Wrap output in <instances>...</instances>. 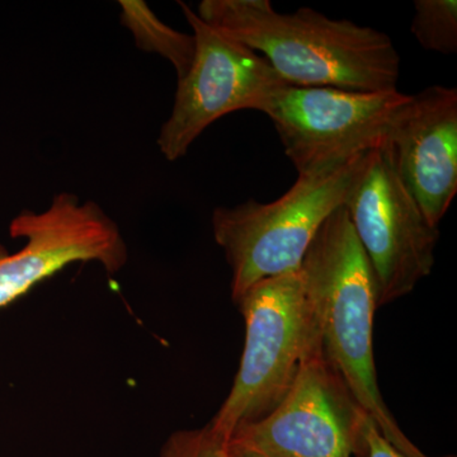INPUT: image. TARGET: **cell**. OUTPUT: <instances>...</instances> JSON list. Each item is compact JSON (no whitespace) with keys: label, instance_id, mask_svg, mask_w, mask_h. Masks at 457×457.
<instances>
[{"label":"cell","instance_id":"obj_1","mask_svg":"<svg viewBox=\"0 0 457 457\" xmlns=\"http://www.w3.org/2000/svg\"><path fill=\"white\" fill-rule=\"evenodd\" d=\"M197 16L263 56L290 86L395 90L400 55L386 33L303 7L279 13L270 0H203Z\"/></svg>","mask_w":457,"mask_h":457},{"label":"cell","instance_id":"obj_2","mask_svg":"<svg viewBox=\"0 0 457 457\" xmlns=\"http://www.w3.org/2000/svg\"><path fill=\"white\" fill-rule=\"evenodd\" d=\"M299 270L328 363L386 440L404 449L416 446L378 387L374 356L378 291L345 204L319 228Z\"/></svg>","mask_w":457,"mask_h":457},{"label":"cell","instance_id":"obj_3","mask_svg":"<svg viewBox=\"0 0 457 457\" xmlns=\"http://www.w3.org/2000/svg\"><path fill=\"white\" fill-rule=\"evenodd\" d=\"M368 153L335 170L297 177L272 203L248 200L213 210V237L231 269L234 303L263 279L299 270L319 228L345 204Z\"/></svg>","mask_w":457,"mask_h":457},{"label":"cell","instance_id":"obj_4","mask_svg":"<svg viewBox=\"0 0 457 457\" xmlns=\"http://www.w3.org/2000/svg\"><path fill=\"white\" fill-rule=\"evenodd\" d=\"M236 303L245 318V348L233 386L209 423L227 441L278 407L320 345L300 270L258 282Z\"/></svg>","mask_w":457,"mask_h":457},{"label":"cell","instance_id":"obj_5","mask_svg":"<svg viewBox=\"0 0 457 457\" xmlns=\"http://www.w3.org/2000/svg\"><path fill=\"white\" fill-rule=\"evenodd\" d=\"M411 99L398 89L353 92L286 84L264 104L299 176L335 170L386 143L396 114Z\"/></svg>","mask_w":457,"mask_h":457},{"label":"cell","instance_id":"obj_6","mask_svg":"<svg viewBox=\"0 0 457 457\" xmlns=\"http://www.w3.org/2000/svg\"><path fill=\"white\" fill-rule=\"evenodd\" d=\"M345 206L374 273L378 308L413 293L432 273L440 230L400 179L386 143L366 154Z\"/></svg>","mask_w":457,"mask_h":457},{"label":"cell","instance_id":"obj_7","mask_svg":"<svg viewBox=\"0 0 457 457\" xmlns=\"http://www.w3.org/2000/svg\"><path fill=\"white\" fill-rule=\"evenodd\" d=\"M195 37L194 62L179 79L170 116L162 126L158 146L168 162L189 147L213 122L242 110L260 111L286 83L270 62L179 2Z\"/></svg>","mask_w":457,"mask_h":457},{"label":"cell","instance_id":"obj_8","mask_svg":"<svg viewBox=\"0 0 457 457\" xmlns=\"http://www.w3.org/2000/svg\"><path fill=\"white\" fill-rule=\"evenodd\" d=\"M365 416L319 345L303 361L278 407L231 435L228 453L262 457H353Z\"/></svg>","mask_w":457,"mask_h":457},{"label":"cell","instance_id":"obj_9","mask_svg":"<svg viewBox=\"0 0 457 457\" xmlns=\"http://www.w3.org/2000/svg\"><path fill=\"white\" fill-rule=\"evenodd\" d=\"M9 234L26 243L16 253L0 245V308L71 264L96 262L114 275L129 260L116 221L95 201L80 203L69 192L56 195L45 212L23 210L9 225Z\"/></svg>","mask_w":457,"mask_h":457},{"label":"cell","instance_id":"obj_10","mask_svg":"<svg viewBox=\"0 0 457 457\" xmlns=\"http://www.w3.org/2000/svg\"><path fill=\"white\" fill-rule=\"evenodd\" d=\"M394 167L433 227L457 194V89L431 86L411 96L386 137Z\"/></svg>","mask_w":457,"mask_h":457},{"label":"cell","instance_id":"obj_11","mask_svg":"<svg viewBox=\"0 0 457 457\" xmlns=\"http://www.w3.org/2000/svg\"><path fill=\"white\" fill-rule=\"evenodd\" d=\"M121 22L134 36L140 50L155 53L173 65L179 79L194 62V35L176 31L165 25L143 0H121Z\"/></svg>","mask_w":457,"mask_h":457},{"label":"cell","instance_id":"obj_12","mask_svg":"<svg viewBox=\"0 0 457 457\" xmlns=\"http://www.w3.org/2000/svg\"><path fill=\"white\" fill-rule=\"evenodd\" d=\"M411 31L423 49L453 55L457 53L456 0H416Z\"/></svg>","mask_w":457,"mask_h":457},{"label":"cell","instance_id":"obj_13","mask_svg":"<svg viewBox=\"0 0 457 457\" xmlns=\"http://www.w3.org/2000/svg\"><path fill=\"white\" fill-rule=\"evenodd\" d=\"M159 457H231L228 441L212 427L182 429L171 433L162 447Z\"/></svg>","mask_w":457,"mask_h":457},{"label":"cell","instance_id":"obj_14","mask_svg":"<svg viewBox=\"0 0 457 457\" xmlns=\"http://www.w3.org/2000/svg\"><path fill=\"white\" fill-rule=\"evenodd\" d=\"M353 457H431L427 456L417 446L411 449H403L396 446L381 435L378 427L368 416L363 417ZM438 457H457L456 455H445Z\"/></svg>","mask_w":457,"mask_h":457},{"label":"cell","instance_id":"obj_15","mask_svg":"<svg viewBox=\"0 0 457 457\" xmlns=\"http://www.w3.org/2000/svg\"><path fill=\"white\" fill-rule=\"evenodd\" d=\"M231 457H262L255 455H249V453H230Z\"/></svg>","mask_w":457,"mask_h":457}]
</instances>
